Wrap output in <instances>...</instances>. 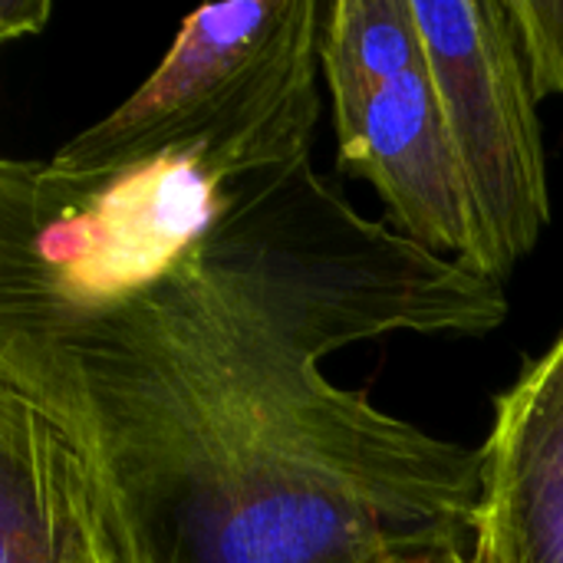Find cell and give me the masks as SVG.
Masks as SVG:
<instances>
[{
	"label": "cell",
	"instance_id": "obj_3",
	"mask_svg": "<svg viewBox=\"0 0 563 563\" xmlns=\"http://www.w3.org/2000/svg\"><path fill=\"white\" fill-rule=\"evenodd\" d=\"M228 185L165 158L106 175L0 162V320L92 307L175 267L214 224Z\"/></svg>",
	"mask_w": 563,
	"mask_h": 563
},
{
	"label": "cell",
	"instance_id": "obj_11",
	"mask_svg": "<svg viewBox=\"0 0 563 563\" xmlns=\"http://www.w3.org/2000/svg\"><path fill=\"white\" fill-rule=\"evenodd\" d=\"M419 563H465V554H442V558H429V561Z\"/></svg>",
	"mask_w": 563,
	"mask_h": 563
},
{
	"label": "cell",
	"instance_id": "obj_6",
	"mask_svg": "<svg viewBox=\"0 0 563 563\" xmlns=\"http://www.w3.org/2000/svg\"><path fill=\"white\" fill-rule=\"evenodd\" d=\"M465 563H563V333L495 402Z\"/></svg>",
	"mask_w": 563,
	"mask_h": 563
},
{
	"label": "cell",
	"instance_id": "obj_4",
	"mask_svg": "<svg viewBox=\"0 0 563 563\" xmlns=\"http://www.w3.org/2000/svg\"><path fill=\"white\" fill-rule=\"evenodd\" d=\"M426 66L465 178L475 261L501 280L551 221L538 96L508 0H416Z\"/></svg>",
	"mask_w": 563,
	"mask_h": 563
},
{
	"label": "cell",
	"instance_id": "obj_8",
	"mask_svg": "<svg viewBox=\"0 0 563 563\" xmlns=\"http://www.w3.org/2000/svg\"><path fill=\"white\" fill-rule=\"evenodd\" d=\"M320 66L333 96V115L360 109L393 79L426 66L416 0H336L323 3Z\"/></svg>",
	"mask_w": 563,
	"mask_h": 563
},
{
	"label": "cell",
	"instance_id": "obj_12",
	"mask_svg": "<svg viewBox=\"0 0 563 563\" xmlns=\"http://www.w3.org/2000/svg\"><path fill=\"white\" fill-rule=\"evenodd\" d=\"M416 563H419V561H416Z\"/></svg>",
	"mask_w": 563,
	"mask_h": 563
},
{
	"label": "cell",
	"instance_id": "obj_2",
	"mask_svg": "<svg viewBox=\"0 0 563 563\" xmlns=\"http://www.w3.org/2000/svg\"><path fill=\"white\" fill-rule=\"evenodd\" d=\"M320 20L313 0L195 10L158 69L46 162L66 175H106L188 158L228 185L310 158Z\"/></svg>",
	"mask_w": 563,
	"mask_h": 563
},
{
	"label": "cell",
	"instance_id": "obj_5",
	"mask_svg": "<svg viewBox=\"0 0 563 563\" xmlns=\"http://www.w3.org/2000/svg\"><path fill=\"white\" fill-rule=\"evenodd\" d=\"M333 119L340 168L379 191L409 241L472 267L468 191L429 66L393 79L360 109Z\"/></svg>",
	"mask_w": 563,
	"mask_h": 563
},
{
	"label": "cell",
	"instance_id": "obj_7",
	"mask_svg": "<svg viewBox=\"0 0 563 563\" xmlns=\"http://www.w3.org/2000/svg\"><path fill=\"white\" fill-rule=\"evenodd\" d=\"M0 563H119L86 459L53 412L0 383Z\"/></svg>",
	"mask_w": 563,
	"mask_h": 563
},
{
	"label": "cell",
	"instance_id": "obj_9",
	"mask_svg": "<svg viewBox=\"0 0 563 563\" xmlns=\"http://www.w3.org/2000/svg\"><path fill=\"white\" fill-rule=\"evenodd\" d=\"M534 96H563V0H508Z\"/></svg>",
	"mask_w": 563,
	"mask_h": 563
},
{
	"label": "cell",
	"instance_id": "obj_10",
	"mask_svg": "<svg viewBox=\"0 0 563 563\" xmlns=\"http://www.w3.org/2000/svg\"><path fill=\"white\" fill-rule=\"evenodd\" d=\"M53 7L46 0H3L0 7V36L13 40V36H26L46 26Z\"/></svg>",
	"mask_w": 563,
	"mask_h": 563
},
{
	"label": "cell",
	"instance_id": "obj_1",
	"mask_svg": "<svg viewBox=\"0 0 563 563\" xmlns=\"http://www.w3.org/2000/svg\"><path fill=\"white\" fill-rule=\"evenodd\" d=\"M505 317L501 280L363 218L300 158L228 181L162 277L0 320V383L76 442L119 563H416L472 548L482 449L333 386L320 360Z\"/></svg>",
	"mask_w": 563,
	"mask_h": 563
}]
</instances>
